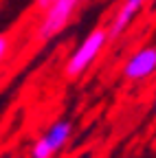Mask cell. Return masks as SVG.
<instances>
[{"instance_id":"obj_1","label":"cell","mask_w":156,"mask_h":158,"mask_svg":"<svg viewBox=\"0 0 156 158\" xmlns=\"http://www.w3.org/2000/svg\"><path fill=\"white\" fill-rule=\"evenodd\" d=\"M108 40H110L108 29H101V27L99 29H92L84 37V42L77 46L73 51V55L68 57L66 68H64L66 70V77H79V75H84L90 68V64L101 55V51L108 44Z\"/></svg>"},{"instance_id":"obj_2","label":"cell","mask_w":156,"mask_h":158,"mask_svg":"<svg viewBox=\"0 0 156 158\" xmlns=\"http://www.w3.org/2000/svg\"><path fill=\"white\" fill-rule=\"evenodd\" d=\"M82 2H84V0H57V2L44 13L40 27H37V37H40L42 42L55 37L70 22V18L75 15V11L79 9Z\"/></svg>"},{"instance_id":"obj_3","label":"cell","mask_w":156,"mask_h":158,"mask_svg":"<svg viewBox=\"0 0 156 158\" xmlns=\"http://www.w3.org/2000/svg\"><path fill=\"white\" fill-rule=\"evenodd\" d=\"M70 132H73V125L66 118H60L55 121L44 134L42 138H37V143L33 145L31 149V158H53L57 152H60L70 138Z\"/></svg>"},{"instance_id":"obj_4","label":"cell","mask_w":156,"mask_h":158,"mask_svg":"<svg viewBox=\"0 0 156 158\" xmlns=\"http://www.w3.org/2000/svg\"><path fill=\"white\" fill-rule=\"evenodd\" d=\"M156 73V46H145L136 51L123 66V77L130 81H141Z\"/></svg>"},{"instance_id":"obj_5","label":"cell","mask_w":156,"mask_h":158,"mask_svg":"<svg viewBox=\"0 0 156 158\" xmlns=\"http://www.w3.org/2000/svg\"><path fill=\"white\" fill-rule=\"evenodd\" d=\"M145 2H147V0H123V5L119 7V11L114 13L112 22H110V29H108L110 40H116V37H119V35L132 24V20L136 18V13L143 9Z\"/></svg>"},{"instance_id":"obj_6","label":"cell","mask_w":156,"mask_h":158,"mask_svg":"<svg viewBox=\"0 0 156 158\" xmlns=\"http://www.w3.org/2000/svg\"><path fill=\"white\" fill-rule=\"evenodd\" d=\"M55 2H57V0H35V7L40 9L42 13H46V11H48V9H51Z\"/></svg>"},{"instance_id":"obj_7","label":"cell","mask_w":156,"mask_h":158,"mask_svg":"<svg viewBox=\"0 0 156 158\" xmlns=\"http://www.w3.org/2000/svg\"><path fill=\"white\" fill-rule=\"evenodd\" d=\"M7 51H9V37L7 35H0V62L5 59Z\"/></svg>"},{"instance_id":"obj_8","label":"cell","mask_w":156,"mask_h":158,"mask_svg":"<svg viewBox=\"0 0 156 158\" xmlns=\"http://www.w3.org/2000/svg\"><path fill=\"white\" fill-rule=\"evenodd\" d=\"M154 112H156V99H154Z\"/></svg>"}]
</instances>
